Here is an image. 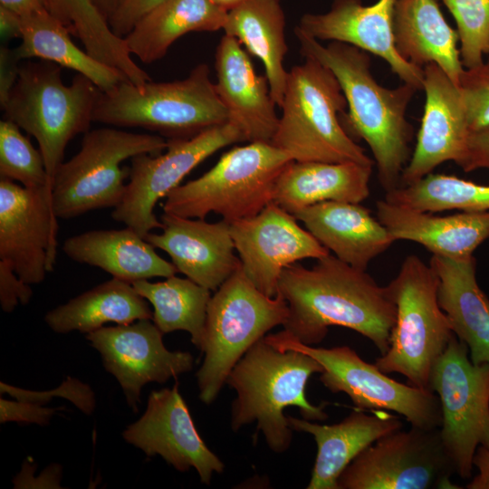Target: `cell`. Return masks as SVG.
Listing matches in <instances>:
<instances>
[{"mask_svg":"<svg viewBox=\"0 0 489 489\" xmlns=\"http://www.w3.org/2000/svg\"><path fill=\"white\" fill-rule=\"evenodd\" d=\"M63 253L72 260L95 266L113 278L132 283L153 277H169L177 272L155 247L126 226L124 229L91 230L68 237Z\"/></svg>","mask_w":489,"mask_h":489,"instance_id":"obj_28","label":"cell"},{"mask_svg":"<svg viewBox=\"0 0 489 489\" xmlns=\"http://www.w3.org/2000/svg\"><path fill=\"white\" fill-rule=\"evenodd\" d=\"M298 219L272 202L257 215L230 223L235 251L249 280L267 296L278 293L281 273L304 259L330 254Z\"/></svg>","mask_w":489,"mask_h":489,"instance_id":"obj_17","label":"cell"},{"mask_svg":"<svg viewBox=\"0 0 489 489\" xmlns=\"http://www.w3.org/2000/svg\"><path fill=\"white\" fill-rule=\"evenodd\" d=\"M1 394H9L16 400L45 405L53 397L64 398L74 404L82 412L91 415L96 407L95 394L91 388L78 379H67L56 388L49 391L24 389L5 382L0 383Z\"/></svg>","mask_w":489,"mask_h":489,"instance_id":"obj_40","label":"cell"},{"mask_svg":"<svg viewBox=\"0 0 489 489\" xmlns=\"http://www.w3.org/2000/svg\"><path fill=\"white\" fill-rule=\"evenodd\" d=\"M340 261L360 270L386 252L396 240L360 203L326 201L293 215Z\"/></svg>","mask_w":489,"mask_h":489,"instance_id":"obj_25","label":"cell"},{"mask_svg":"<svg viewBox=\"0 0 489 489\" xmlns=\"http://www.w3.org/2000/svg\"><path fill=\"white\" fill-rule=\"evenodd\" d=\"M458 167L465 172L489 169V126L470 132L465 156Z\"/></svg>","mask_w":489,"mask_h":489,"instance_id":"obj_44","label":"cell"},{"mask_svg":"<svg viewBox=\"0 0 489 489\" xmlns=\"http://www.w3.org/2000/svg\"><path fill=\"white\" fill-rule=\"evenodd\" d=\"M153 312L132 283L113 278L48 312L44 321L56 333L94 331L108 322L152 320Z\"/></svg>","mask_w":489,"mask_h":489,"instance_id":"obj_32","label":"cell"},{"mask_svg":"<svg viewBox=\"0 0 489 489\" xmlns=\"http://www.w3.org/2000/svg\"><path fill=\"white\" fill-rule=\"evenodd\" d=\"M215 68L216 89L229 122L240 129L244 141L271 143L280 118L266 76L256 74L242 44L226 34L216 47Z\"/></svg>","mask_w":489,"mask_h":489,"instance_id":"obj_22","label":"cell"},{"mask_svg":"<svg viewBox=\"0 0 489 489\" xmlns=\"http://www.w3.org/2000/svg\"><path fill=\"white\" fill-rule=\"evenodd\" d=\"M163 0H121L109 20L112 32L124 38L134 25Z\"/></svg>","mask_w":489,"mask_h":489,"instance_id":"obj_43","label":"cell"},{"mask_svg":"<svg viewBox=\"0 0 489 489\" xmlns=\"http://www.w3.org/2000/svg\"><path fill=\"white\" fill-rule=\"evenodd\" d=\"M396 0H333L324 14H305L295 27L318 41L353 45L383 59L404 82L423 89L424 70L402 58L395 46L393 19Z\"/></svg>","mask_w":489,"mask_h":489,"instance_id":"obj_19","label":"cell"},{"mask_svg":"<svg viewBox=\"0 0 489 489\" xmlns=\"http://www.w3.org/2000/svg\"><path fill=\"white\" fill-rule=\"evenodd\" d=\"M287 421L293 431L312 435L317 445L307 489H338L339 476L358 455L403 426L396 415L385 410H376L369 415L358 409L333 425H321L291 416L287 417Z\"/></svg>","mask_w":489,"mask_h":489,"instance_id":"obj_24","label":"cell"},{"mask_svg":"<svg viewBox=\"0 0 489 489\" xmlns=\"http://www.w3.org/2000/svg\"><path fill=\"white\" fill-rule=\"evenodd\" d=\"M168 139L158 134L134 133L116 127L90 129L80 150L57 168L52 182V202L57 218L70 219L101 208H115L126 191L129 167L126 159L158 155Z\"/></svg>","mask_w":489,"mask_h":489,"instance_id":"obj_10","label":"cell"},{"mask_svg":"<svg viewBox=\"0 0 489 489\" xmlns=\"http://www.w3.org/2000/svg\"><path fill=\"white\" fill-rule=\"evenodd\" d=\"M162 337L163 333L149 319L103 326L86 334L134 412L139 410L141 389L146 384L166 383L194 367L195 360L190 352L168 350Z\"/></svg>","mask_w":489,"mask_h":489,"instance_id":"obj_16","label":"cell"},{"mask_svg":"<svg viewBox=\"0 0 489 489\" xmlns=\"http://www.w3.org/2000/svg\"><path fill=\"white\" fill-rule=\"evenodd\" d=\"M227 12L213 0H163L134 25L124 41L131 55L152 63L188 33L223 29Z\"/></svg>","mask_w":489,"mask_h":489,"instance_id":"obj_30","label":"cell"},{"mask_svg":"<svg viewBox=\"0 0 489 489\" xmlns=\"http://www.w3.org/2000/svg\"><path fill=\"white\" fill-rule=\"evenodd\" d=\"M101 14V15L109 23L110 18L116 11L121 0H91Z\"/></svg>","mask_w":489,"mask_h":489,"instance_id":"obj_49","label":"cell"},{"mask_svg":"<svg viewBox=\"0 0 489 489\" xmlns=\"http://www.w3.org/2000/svg\"><path fill=\"white\" fill-rule=\"evenodd\" d=\"M423 70L424 113L400 187L420 180L446 161L458 166L467 149L470 129L458 85L436 63Z\"/></svg>","mask_w":489,"mask_h":489,"instance_id":"obj_20","label":"cell"},{"mask_svg":"<svg viewBox=\"0 0 489 489\" xmlns=\"http://www.w3.org/2000/svg\"><path fill=\"white\" fill-rule=\"evenodd\" d=\"M384 199L430 213L446 210L487 212L489 185L432 172L411 185L386 193Z\"/></svg>","mask_w":489,"mask_h":489,"instance_id":"obj_35","label":"cell"},{"mask_svg":"<svg viewBox=\"0 0 489 489\" xmlns=\"http://www.w3.org/2000/svg\"><path fill=\"white\" fill-rule=\"evenodd\" d=\"M429 389L440 401L444 448L455 474L469 479L476 449H489V363L474 364L454 335L432 368Z\"/></svg>","mask_w":489,"mask_h":489,"instance_id":"obj_12","label":"cell"},{"mask_svg":"<svg viewBox=\"0 0 489 489\" xmlns=\"http://www.w3.org/2000/svg\"><path fill=\"white\" fill-rule=\"evenodd\" d=\"M264 339L281 350H298L314 358L323 368L320 376L322 385L333 393L348 395L357 409L398 413L412 427L423 429L441 426L442 411L436 393L391 379L349 346L315 348L294 340L284 330Z\"/></svg>","mask_w":489,"mask_h":489,"instance_id":"obj_11","label":"cell"},{"mask_svg":"<svg viewBox=\"0 0 489 489\" xmlns=\"http://www.w3.org/2000/svg\"><path fill=\"white\" fill-rule=\"evenodd\" d=\"M242 141L244 139L240 129L228 121L191 138L168 139L163 153L133 157L124 197L113 209L111 217L143 238L151 230L161 229L162 223L154 213L156 204L205 159L228 145Z\"/></svg>","mask_w":489,"mask_h":489,"instance_id":"obj_14","label":"cell"},{"mask_svg":"<svg viewBox=\"0 0 489 489\" xmlns=\"http://www.w3.org/2000/svg\"><path fill=\"white\" fill-rule=\"evenodd\" d=\"M135 290L153 307L152 321L163 334L185 331L200 350L203 340L210 290L189 278L176 275L151 283L149 279L132 283Z\"/></svg>","mask_w":489,"mask_h":489,"instance_id":"obj_34","label":"cell"},{"mask_svg":"<svg viewBox=\"0 0 489 489\" xmlns=\"http://www.w3.org/2000/svg\"><path fill=\"white\" fill-rule=\"evenodd\" d=\"M439 428L412 427L379 438L338 478V489H458Z\"/></svg>","mask_w":489,"mask_h":489,"instance_id":"obj_13","label":"cell"},{"mask_svg":"<svg viewBox=\"0 0 489 489\" xmlns=\"http://www.w3.org/2000/svg\"><path fill=\"white\" fill-rule=\"evenodd\" d=\"M376 210L377 218L396 241L417 243L432 255L467 259L489 239V211L435 216L386 199L377 201Z\"/></svg>","mask_w":489,"mask_h":489,"instance_id":"obj_23","label":"cell"},{"mask_svg":"<svg viewBox=\"0 0 489 489\" xmlns=\"http://www.w3.org/2000/svg\"><path fill=\"white\" fill-rule=\"evenodd\" d=\"M292 160L270 142L235 147L201 177L173 189L163 212L189 218L216 213L229 224L254 216L273 202L275 181Z\"/></svg>","mask_w":489,"mask_h":489,"instance_id":"obj_8","label":"cell"},{"mask_svg":"<svg viewBox=\"0 0 489 489\" xmlns=\"http://www.w3.org/2000/svg\"><path fill=\"white\" fill-rule=\"evenodd\" d=\"M229 121L210 69L194 67L183 80L136 85L124 81L101 92L93 122L142 128L168 139H187Z\"/></svg>","mask_w":489,"mask_h":489,"instance_id":"obj_5","label":"cell"},{"mask_svg":"<svg viewBox=\"0 0 489 489\" xmlns=\"http://www.w3.org/2000/svg\"><path fill=\"white\" fill-rule=\"evenodd\" d=\"M160 221L162 233H149L145 240L166 252L177 272L195 283L216 291L241 265L228 222L167 213Z\"/></svg>","mask_w":489,"mask_h":489,"instance_id":"obj_21","label":"cell"},{"mask_svg":"<svg viewBox=\"0 0 489 489\" xmlns=\"http://www.w3.org/2000/svg\"><path fill=\"white\" fill-rule=\"evenodd\" d=\"M287 317L285 300L259 291L240 265L207 306L200 349L204 360L196 373L199 399L206 405L214 402L235 364L268 331L283 325Z\"/></svg>","mask_w":489,"mask_h":489,"instance_id":"obj_7","label":"cell"},{"mask_svg":"<svg viewBox=\"0 0 489 489\" xmlns=\"http://www.w3.org/2000/svg\"><path fill=\"white\" fill-rule=\"evenodd\" d=\"M0 6L12 10L21 16L47 10L45 0H0Z\"/></svg>","mask_w":489,"mask_h":489,"instance_id":"obj_48","label":"cell"},{"mask_svg":"<svg viewBox=\"0 0 489 489\" xmlns=\"http://www.w3.org/2000/svg\"><path fill=\"white\" fill-rule=\"evenodd\" d=\"M216 5L229 11L244 0H213Z\"/></svg>","mask_w":489,"mask_h":489,"instance_id":"obj_50","label":"cell"},{"mask_svg":"<svg viewBox=\"0 0 489 489\" xmlns=\"http://www.w3.org/2000/svg\"><path fill=\"white\" fill-rule=\"evenodd\" d=\"M277 294L288 305L283 330L303 344H318L329 327L340 326L369 339L380 355L388 350L396 304L387 286H380L367 270L330 254L311 268L297 264L284 268Z\"/></svg>","mask_w":489,"mask_h":489,"instance_id":"obj_1","label":"cell"},{"mask_svg":"<svg viewBox=\"0 0 489 489\" xmlns=\"http://www.w3.org/2000/svg\"><path fill=\"white\" fill-rule=\"evenodd\" d=\"M21 17L22 42L15 49L22 60L38 58L75 71L89 78L102 91L129 81L116 68L76 46L70 30L47 10Z\"/></svg>","mask_w":489,"mask_h":489,"instance_id":"obj_33","label":"cell"},{"mask_svg":"<svg viewBox=\"0 0 489 489\" xmlns=\"http://www.w3.org/2000/svg\"><path fill=\"white\" fill-rule=\"evenodd\" d=\"M478 473L466 484L467 489H489V449L480 446L473 460Z\"/></svg>","mask_w":489,"mask_h":489,"instance_id":"obj_46","label":"cell"},{"mask_svg":"<svg viewBox=\"0 0 489 489\" xmlns=\"http://www.w3.org/2000/svg\"><path fill=\"white\" fill-rule=\"evenodd\" d=\"M57 219L51 187L31 189L0 178V260L29 284L54 269Z\"/></svg>","mask_w":489,"mask_h":489,"instance_id":"obj_15","label":"cell"},{"mask_svg":"<svg viewBox=\"0 0 489 489\" xmlns=\"http://www.w3.org/2000/svg\"><path fill=\"white\" fill-rule=\"evenodd\" d=\"M62 408H47L43 405L22 401L0 399V422H17L46 426L56 411Z\"/></svg>","mask_w":489,"mask_h":489,"instance_id":"obj_41","label":"cell"},{"mask_svg":"<svg viewBox=\"0 0 489 489\" xmlns=\"http://www.w3.org/2000/svg\"><path fill=\"white\" fill-rule=\"evenodd\" d=\"M393 32L402 58L421 68L436 63L458 85L465 69L459 36L446 21L437 0H396Z\"/></svg>","mask_w":489,"mask_h":489,"instance_id":"obj_29","label":"cell"},{"mask_svg":"<svg viewBox=\"0 0 489 489\" xmlns=\"http://www.w3.org/2000/svg\"><path fill=\"white\" fill-rule=\"evenodd\" d=\"M31 284L24 282L10 264L0 260V304L12 312L18 304H27L33 297Z\"/></svg>","mask_w":489,"mask_h":489,"instance_id":"obj_42","label":"cell"},{"mask_svg":"<svg viewBox=\"0 0 489 489\" xmlns=\"http://www.w3.org/2000/svg\"><path fill=\"white\" fill-rule=\"evenodd\" d=\"M322 366L312 356L298 350H281L264 338L255 342L229 373L226 384L235 390L231 405V428L256 422L269 448L277 454L287 451L292 440L284 409L297 407L302 418L321 422L328 418L325 408L310 403L305 388L311 376L321 373Z\"/></svg>","mask_w":489,"mask_h":489,"instance_id":"obj_3","label":"cell"},{"mask_svg":"<svg viewBox=\"0 0 489 489\" xmlns=\"http://www.w3.org/2000/svg\"><path fill=\"white\" fill-rule=\"evenodd\" d=\"M429 264L438 276V303L452 331L466 344L474 364L489 363V298L478 284L475 258L432 255Z\"/></svg>","mask_w":489,"mask_h":489,"instance_id":"obj_26","label":"cell"},{"mask_svg":"<svg viewBox=\"0 0 489 489\" xmlns=\"http://www.w3.org/2000/svg\"><path fill=\"white\" fill-rule=\"evenodd\" d=\"M47 11L79 38L85 51L113 67L129 58L123 38L117 36L91 0H45Z\"/></svg>","mask_w":489,"mask_h":489,"instance_id":"obj_36","label":"cell"},{"mask_svg":"<svg viewBox=\"0 0 489 489\" xmlns=\"http://www.w3.org/2000/svg\"><path fill=\"white\" fill-rule=\"evenodd\" d=\"M285 16L280 0H244L227 12L225 34L235 38L264 64L272 98L281 107L288 72Z\"/></svg>","mask_w":489,"mask_h":489,"instance_id":"obj_31","label":"cell"},{"mask_svg":"<svg viewBox=\"0 0 489 489\" xmlns=\"http://www.w3.org/2000/svg\"><path fill=\"white\" fill-rule=\"evenodd\" d=\"M60 65L40 60L21 64L18 78L1 106L5 120L33 136L51 183L68 143L90 130L101 90L77 73L70 85Z\"/></svg>","mask_w":489,"mask_h":489,"instance_id":"obj_6","label":"cell"},{"mask_svg":"<svg viewBox=\"0 0 489 489\" xmlns=\"http://www.w3.org/2000/svg\"><path fill=\"white\" fill-rule=\"evenodd\" d=\"M372 166L292 160L275 181L273 202L292 215L326 201L360 203L370 193Z\"/></svg>","mask_w":489,"mask_h":489,"instance_id":"obj_27","label":"cell"},{"mask_svg":"<svg viewBox=\"0 0 489 489\" xmlns=\"http://www.w3.org/2000/svg\"><path fill=\"white\" fill-rule=\"evenodd\" d=\"M438 283L430 264L415 254L403 260L386 285L397 308L389 347L374 362L382 372L401 374L424 389H429L432 368L455 335L438 303Z\"/></svg>","mask_w":489,"mask_h":489,"instance_id":"obj_9","label":"cell"},{"mask_svg":"<svg viewBox=\"0 0 489 489\" xmlns=\"http://www.w3.org/2000/svg\"><path fill=\"white\" fill-rule=\"evenodd\" d=\"M304 59L288 72L282 115L271 143L295 161L373 165L340 120L348 104L337 78L318 61Z\"/></svg>","mask_w":489,"mask_h":489,"instance_id":"obj_4","label":"cell"},{"mask_svg":"<svg viewBox=\"0 0 489 489\" xmlns=\"http://www.w3.org/2000/svg\"><path fill=\"white\" fill-rule=\"evenodd\" d=\"M0 178L31 189L52 188L41 151L16 124L5 119L0 121Z\"/></svg>","mask_w":489,"mask_h":489,"instance_id":"obj_37","label":"cell"},{"mask_svg":"<svg viewBox=\"0 0 489 489\" xmlns=\"http://www.w3.org/2000/svg\"><path fill=\"white\" fill-rule=\"evenodd\" d=\"M294 34L302 55L325 65L337 78L349 108L342 124L369 145L385 193L400 187L413 152L407 110L418 90L408 83L394 89L380 85L371 73L369 53L361 49L336 41L322 45L297 28Z\"/></svg>","mask_w":489,"mask_h":489,"instance_id":"obj_2","label":"cell"},{"mask_svg":"<svg viewBox=\"0 0 489 489\" xmlns=\"http://www.w3.org/2000/svg\"><path fill=\"white\" fill-rule=\"evenodd\" d=\"M22 59L15 48H0V105L2 106L14 87L21 68Z\"/></svg>","mask_w":489,"mask_h":489,"instance_id":"obj_45","label":"cell"},{"mask_svg":"<svg viewBox=\"0 0 489 489\" xmlns=\"http://www.w3.org/2000/svg\"><path fill=\"white\" fill-rule=\"evenodd\" d=\"M0 33L3 42L21 38L22 17L5 7L0 6Z\"/></svg>","mask_w":489,"mask_h":489,"instance_id":"obj_47","label":"cell"},{"mask_svg":"<svg viewBox=\"0 0 489 489\" xmlns=\"http://www.w3.org/2000/svg\"><path fill=\"white\" fill-rule=\"evenodd\" d=\"M453 15L464 68L481 64L489 55V0H441Z\"/></svg>","mask_w":489,"mask_h":489,"instance_id":"obj_38","label":"cell"},{"mask_svg":"<svg viewBox=\"0 0 489 489\" xmlns=\"http://www.w3.org/2000/svg\"><path fill=\"white\" fill-rule=\"evenodd\" d=\"M124 440L147 456H161L179 472L195 468L209 485L225 465L206 445L179 392L178 383L150 392L143 415L122 432Z\"/></svg>","mask_w":489,"mask_h":489,"instance_id":"obj_18","label":"cell"},{"mask_svg":"<svg viewBox=\"0 0 489 489\" xmlns=\"http://www.w3.org/2000/svg\"><path fill=\"white\" fill-rule=\"evenodd\" d=\"M458 87L464 101L470 132L489 126V58L464 69Z\"/></svg>","mask_w":489,"mask_h":489,"instance_id":"obj_39","label":"cell"}]
</instances>
